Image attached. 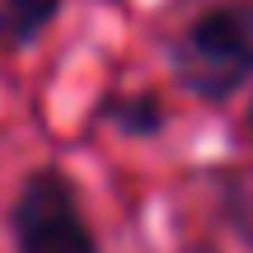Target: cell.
Listing matches in <instances>:
<instances>
[{"label":"cell","mask_w":253,"mask_h":253,"mask_svg":"<svg viewBox=\"0 0 253 253\" xmlns=\"http://www.w3.org/2000/svg\"><path fill=\"white\" fill-rule=\"evenodd\" d=\"M118 122L131 126V131H155L160 126V108H155V99H136L131 108H118Z\"/></svg>","instance_id":"277c9868"},{"label":"cell","mask_w":253,"mask_h":253,"mask_svg":"<svg viewBox=\"0 0 253 253\" xmlns=\"http://www.w3.org/2000/svg\"><path fill=\"white\" fill-rule=\"evenodd\" d=\"M52 14H56V0H0V38H9V42L33 38Z\"/></svg>","instance_id":"3957f363"},{"label":"cell","mask_w":253,"mask_h":253,"mask_svg":"<svg viewBox=\"0 0 253 253\" xmlns=\"http://www.w3.org/2000/svg\"><path fill=\"white\" fill-rule=\"evenodd\" d=\"M19 253H99L61 173H33L14 207Z\"/></svg>","instance_id":"7a4b0ae2"},{"label":"cell","mask_w":253,"mask_h":253,"mask_svg":"<svg viewBox=\"0 0 253 253\" xmlns=\"http://www.w3.org/2000/svg\"><path fill=\"white\" fill-rule=\"evenodd\" d=\"M253 71V5L207 9L178 47V75L197 94H230Z\"/></svg>","instance_id":"6da1fadb"}]
</instances>
